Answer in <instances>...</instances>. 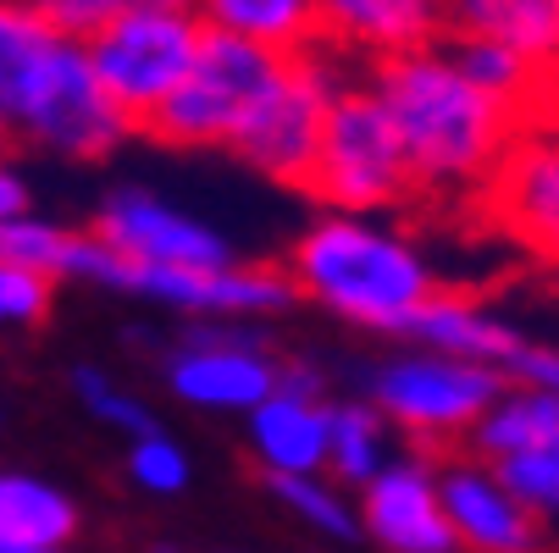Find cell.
<instances>
[{
	"label": "cell",
	"mask_w": 559,
	"mask_h": 553,
	"mask_svg": "<svg viewBox=\"0 0 559 553\" xmlns=\"http://www.w3.org/2000/svg\"><path fill=\"white\" fill-rule=\"evenodd\" d=\"M366 84L377 89L399 133V149H405V167H411V194H432V200L483 194L499 161L510 155L515 133L526 128L515 111H504L483 89H471V77H460L443 45L371 67Z\"/></svg>",
	"instance_id": "6da1fadb"
},
{
	"label": "cell",
	"mask_w": 559,
	"mask_h": 553,
	"mask_svg": "<svg viewBox=\"0 0 559 553\" xmlns=\"http://www.w3.org/2000/svg\"><path fill=\"white\" fill-rule=\"evenodd\" d=\"M283 272L294 277L299 299L377 338H405L416 315L443 293L427 250L377 216L322 211L294 239Z\"/></svg>",
	"instance_id": "7a4b0ae2"
},
{
	"label": "cell",
	"mask_w": 559,
	"mask_h": 553,
	"mask_svg": "<svg viewBox=\"0 0 559 553\" xmlns=\"http://www.w3.org/2000/svg\"><path fill=\"white\" fill-rule=\"evenodd\" d=\"M360 399L393 426V437H411L416 454L432 448H454L471 443L476 421H483L499 393L510 387V376L488 371V365H465L432 349H405L355 371Z\"/></svg>",
	"instance_id": "3957f363"
},
{
	"label": "cell",
	"mask_w": 559,
	"mask_h": 553,
	"mask_svg": "<svg viewBox=\"0 0 559 553\" xmlns=\"http://www.w3.org/2000/svg\"><path fill=\"white\" fill-rule=\"evenodd\" d=\"M205 39V12L183 0H122L117 17L84 45L111 106L144 128L189 77Z\"/></svg>",
	"instance_id": "277c9868"
},
{
	"label": "cell",
	"mask_w": 559,
	"mask_h": 553,
	"mask_svg": "<svg viewBox=\"0 0 559 553\" xmlns=\"http://www.w3.org/2000/svg\"><path fill=\"white\" fill-rule=\"evenodd\" d=\"M305 194H316V205L333 216H377L393 211L399 200H411L405 149H399V133L371 84L338 89Z\"/></svg>",
	"instance_id": "5b68a950"
},
{
	"label": "cell",
	"mask_w": 559,
	"mask_h": 553,
	"mask_svg": "<svg viewBox=\"0 0 559 553\" xmlns=\"http://www.w3.org/2000/svg\"><path fill=\"white\" fill-rule=\"evenodd\" d=\"M338 89H344V77L322 50L283 61L277 77L266 84V95L250 106L245 122H238L227 149L250 172H261L272 183L310 189V172H316V155H322V133H328Z\"/></svg>",
	"instance_id": "8992f818"
},
{
	"label": "cell",
	"mask_w": 559,
	"mask_h": 553,
	"mask_svg": "<svg viewBox=\"0 0 559 553\" xmlns=\"http://www.w3.org/2000/svg\"><path fill=\"white\" fill-rule=\"evenodd\" d=\"M277 67H283V56L205 23V39H200L189 77L178 84V95L144 122V133L173 144V149H227L238 122L250 117V106L277 77Z\"/></svg>",
	"instance_id": "52a82bcc"
},
{
	"label": "cell",
	"mask_w": 559,
	"mask_h": 553,
	"mask_svg": "<svg viewBox=\"0 0 559 553\" xmlns=\"http://www.w3.org/2000/svg\"><path fill=\"white\" fill-rule=\"evenodd\" d=\"M133 133L139 128L100 89L90 50L56 34L28 77V95L17 111V139L45 155H61V161H106Z\"/></svg>",
	"instance_id": "ba28073f"
},
{
	"label": "cell",
	"mask_w": 559,
	"mask_h": 553,
	"mask_svg": "<svg viewBox=\"0 0 559 553\" xmlns=\"http://www.w3.org/2000/svg\"><path fill=\"white\" fill-rule=\"evenodd\" d=\"M277 365L266 333L250 322H189L162 360V382L189 410L245 421L277 393Z\"/></svg>",
	"instance_id": "9c48e42d"
},
{
	"label": "cell",
	"mask_w": 559,
	"mask_h": 553,
	"mask_svg": "<svg viewBox=\"0 0 559 553\" xmlns=\"http://www.w3.org/2000/svg\"><path fill=\"white\" fill-rule=\"evenodd\" d=\"M95 239H106L122 261H139V266H200V272H211V266L238 261L216 227H205L183 205L162 200L155 189H139V183L111 189L100 200Z\"/></svg>",
	"instance_id": "30bf717a"
},
{
	"label": "cell",
	"mask_w": 559,
	"mask_h": 553,
	"mask_svg": "<svg viewBox=\"0 0 559 553\" xmlns=\"http://www.w3.org/2000/svg\"><path fill=\"white\" fill-rule=\"evenodd\" d=\"M438 488L460 553H548V531L537 526V515L471 448L438 459Z\"/></svg>",
	"instance_id": "8fae6325"
},
{
	"label": "cell",
	"mask_w": 559,
	"mask_h": 553,
	"mask_svg": "<svg viewBox=\"0 0 559 553\" xmlns=\"http://www.w3.org/2000/svg\"><path fill=\"white\" fill-rule=\"evenodd\" d=\"M355 504L360 537L382 553H460L454 526L443 515L438 454H399L366 493H355Z\"/></svg>",
	"instance_id": "7c38bea8"
},
{
	"label": "cell",
	"mask_w": 559,
	"mask_h": 553,
	"mask_svg": "<svg viewBox=\"0 0 559 553\" xmlns=\"http://www.w3.org/2000/svg\"><path fill=\"white\" fill-rule=\"evenodd\" d=\"M483 200L510 239L548 261V250L559 244V128L526 122Z\"/></svg>",
	"instance_id": "4fadbf2b"
},
{
	"label": "cell",
	"mask_w": 559,
	"mask_h": 553,
	"mask_svg": "<svg viewBox=\"0 0 559 553\" xmlns=\"http://www.w3.org/2000/svg\"><path fill=\"white\" fill-rule=\"evenodd\" d=\"M449 39V12L427 0H322V45L355 50L371 67Z\"/></svg>",
	"instance_id": "5bb4252c"
},
{
	"label": "cell",
	"mask_w": 559,
	"mask_h": 553,
	"mask_svg": "<svg viewBox=\"0 0 559 553\" xmlns=\"http://www.w3.org/2000/svg\"><path fill=\"white\" fill-rule=\"evenodd\" d=\"M416 349H432V354H449V360H465V365H488L499 376L515 371V360L526 354V333H515L504 315H493L476 293H460V288H443L405 333Z\"/></svg>",
	"instance_id": "9a60e30c"
},
{
	"label": "cell",
	"mask_w": 559,
	"mask_h": 553,
	"mask_svg": "<svg viewBox=\"0 0 559 553\" xmlns=\"http://www.w3.org/2000/svg\"><path fill=\"white\" fill-rule=\"evenodd\" d=\"M328 437H333V399H294L272 393L261 410L245 416V448L261 465V477H328Z\"/></svg>",
	"instance_id": "2e32d148"
},
{
	"label": "cell",
	"mask_w": 559,
	"mask_h": 553,
	"mask_svg": "<svg viewBox=\"0 0 559 553\" xmlns=\"http://www.w3.org/2000/svg\"><path fill=\"white\" fill-rule=\"evenodd\" d=\"M78 526L72 493L34 470H0V553H67Z\"/></svg>",
	"instance_id": "e0dca14e"
},
{
	"label": "cell",
	"mask_w": 559,
	"mask_h": 553,
	"mask_svg": "<svg viewBox=\"0 0 559 553\" xmlns=\"http://www.w3.org/2000/svg\"><path fill=\"white\" fill-rule=\"evenodd\" d=\"M443 12H449V34L493 39L543 72L559 67V0H460V7Z\"/></svg>",
	"instance_id": "ac0fdd59"
},
{
	"label": "cell",
	"mask_w": 559,
	"mask_h": 553,
	"mask_svg": "<svg viewBox=\"0 0 559 553\" xmlns=\"http://www.w3.org/2000/svg\"><path fill=\"white\" fill-rule=\"evenodd\" d=\"M205 23L250 39L283 61L322 50V7L316 0H211Z\"/></svg>",
	"instance_id": "d6986e66"
},
{
	"label": "cell",
	"mask_w": 559,
	"mask_h": 553,
	"mask_svg": "<svg viewBox=\"0 0 559 553\" xmlns=\"http://www.w3.org/2000/svg\"><path fill=\"white\" fill-rule=\"evenodd\" d=\"M554 443H559V393L515 387V382L499 393V405L471 432V454L488 465H504V459H521V454H537Z\"/></svg>",
	"instance_id": "ffe728a7"
},
{
	"label": "cell",
	"mask_w": 559,
	"mask_h": 553,
	"mask_svg": "<svg viewBox=\"0 0 559 553\" xmlns=\"http://www.w3.org/2000/svg\"><path fill=\"white\" fill-rule=\"evenodd\" d=\"M443 50H449V61L460 67V77H471V89H483L488 100H499V106L515 111L521 122H526V111H532L537 100H548V77H554V72L532 67L526 56H515V50H504V45H493V39L449 34Z\"/></svg>",
	"instance_id": "44dd1931"
},
{
	"label": "cell",
	"mask_w": 559,
	"mask_h": 553,
	"mask_svg": "<svg viewBox=\"0 0 559 553\" xmlns=\"http://www.w3.org/2000/svg\"><path fill=\"white\" fill-rule=\"evenodd\" d=\"M399 459L393 448V426L360 399H338L333 405V437H328V477L344 493H366L382 470Z\"/></svg>",
	"instance_id": "7402d4cb"
},
{
	"label": "cell",
	"mask_w": 559,
	"mask_h": 553,
	"mask_svg": "<svg viewBox=\"0 0 559 553\" xmlns=\"http://www.w3.org/2000/svg\"><path fill=\"white\" fill-rule=\"evenodd\" d=\"M50 23L39 17V7H17V0H0V144L17 139V111L28 95V77L50 45Z\"/></svg>",
	"instance_id": "603a6c76"
},
{
	"label": "cell",
	"mask_w": 559,
	"mask_h": 553,
	"mask_svg": "<svg viewBox=\"0 0 559 553\" xmlns=\"http://www.w3.org/2000/svg\"><path fill=\"white\" fill-rule=\"evenodd\" d=\"M266 493L277 498V509H288L316 537H333V542L360 537V504L333 477H277V482H266Z\"/></svg>",
	"instance_id": "cb8c5ba5"
},
{
	"label": "cell",
	"mask_w": 559,
	"mask_h": 553,
	"mask_svg": "<svg viewBox=\"0 0 559 553\" xmlns=\"http://www.w3.org/2000/svg\"><path fill=\"white\" fill-rule=\"evenodd\" d=\"M72 393H78V405H84L100 426L122 432L128 443L139 437H155L162 432V421H155V410L139 399L133 387H122L117 376H106L100 365H72Z\"/></svg>",
	"instance_id": "d4e9b609"
},
{
	"label": "cell",
	"mask_w": 559,
	"mask_h": 553,
	"mask_svg": "<svg viewBox=\"0 0 559 553\" xmlns=\"http://www.w3.org/2000/svg\"><path fill=\"white\" fill-rule=\"evenodd\" d=\"M128 482L139 488V493H150V498H178V493H189V482H194V465H189V448L173 437V432H155V437H139V443H128Z\"/></svg>",
	"instance_id": "484cf974"
},
{
	"label": "cell",
	"mask_w": 559,
	"mask_h": 553,
	"mask_svg": "<svg viewBox=\"0 0 559 553\" xmlns=\"http://www.w3.org/2000/svg\"><path fill=\"white\" fill-rule=\"evenodd\" d=\"M67 239H72V227H61V221L28 211V216H17V221L0 227V261H12V266H23V272L56 282L61 255H67Z\"/></svg>",
	"instance_id": "4316f807"
},
{
	"label": "cell",
	"mask_w": 559,
	"mask_h": 553,
	"mask_svg": "<svg viewBox=\"0 0 559 553\" xmlns=\"http://www.w3.org/2000/svg\"><path fill=\"white\" fill-rule=\"evenodd\" d=\"M493 470L504 477V488L537 515V526L554 537L559 531V443L537 448V454H521V459H504Z\"/></svg>",
	"instance_id": "83f0119b"
},
{
	"label": "cell",
	"mask_w": 559,
	"mask_h": 553,
	"mask_svg": "<svg viewBox=\"0 0 559 553\" xmlns=\"http://www.w3.org/2000/svg\"><path fill=\"white\" fill-rule=\"evenodd\" d=\"M56 304V282L12 266V261H0V333H28L39 327L45 315Z\"/></svg>",
	"instance_id": "f1b7e54d"
},
{
	"label": "cell",
	"mask_w": 559,
	"mask_h": 553,
	"mask_svg": "<svg viewBox=\"0 0 559 553\" xmlns=\"http://www.w3.org/2000/svg\"><path fill=\"white\" fill-rule=\"evenodd\" d=\"M122 0H39V17L50 23V34L72 39V45H90L111 17H117Z\"/></svg>",
	"instance_id": "f546056e"
},
{
	"label": "cell",
	"mask_w": 559,
	"mask_h": 553,
	"mask_svg": "<svg viewBox=\"0 0 559 553\" xmlns=\"http://www.w3.org/2000/svg\"><path fill=\"white\" fill-rule=\"evenodd\" d=\"M510 382H515V387H543V393H559V349H554V344H526V354L515 360Z\"/></svg>",
	"instance_id": "4dcf8cb0"
},
{
	"label": "cell",
	"mask_w": 559,
	"mask_h": 553,
	"mask_svg": "<svg viewBox=\"0 0 559 553\" xmlns=\"http://www.w3.org/2000/svg\"><path fill=\"white\" fill-rule=\"evenodd\" d=\"M277 393H294V399L328 405V371L310 365V360H283V365H277Z\"/></svg>",
	"instance_id": "1f68e13d"
},
{
	"label": "cell",
	"mask_w": 559,
	"mask_h": 553,
	"mask_svg": "<svg viewBox=\"0 0 559 553\" xmlns=\"http://www.w3.org/2000/svg\"><path fill=\"white\" fill-rule=\"evenodd\" d=\"M28 211H34V205H28V178L17 172L12 149L0 144V227L17 221V216H28Z\"/></svg>",
	"instance_id": "d6a6232c"
},
{
	"label": "cell",
	"mask_w": 559,
	"mask_h": 553,
	"mask_svg": "<svg viewBox=\"0 0 559 553\" xmlns=\"http://www.w3.org/2000/svg\"><path fill=\"white\" fill-rule=\"evenodd\" d=\"M150 553H183V548H178V542H155Z\"/></svg>",
	"instance_id": "836d02e7"
},
{
	"label": "cell",
	"mask_w": 559,
	"mask_h": 553,
	"mask_svg": "<svg viewBox=\"0 0 559 553\" xmlns=\"http://www.w3.org/2000/svg\"><path fill=\"white\" fill-rule=\"evenodd\" d=\"M548 261H554V266H559V244H554V250H548Z\"/></svg>",
	"instance_id": "e575fe53"
}]
</instances>
